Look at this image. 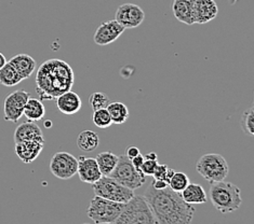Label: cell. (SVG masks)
<instances>
[{
	"label": "cell",
	"instance_id": "cell-2",
	"mask_svg": "<svg viewBox=\"0 0 254 224\" xmlns=\"http://www.w3.org/2000/svg\"><path fill=\"white\" fill-rule=\"evenodd\" d=\"M75 75L68 63L52 58L42 63L36 74V92L40 100H54L70 90Z\"/></svg>",
	"mask_w": 254,
	"mask_h": 224
},
{
	"label": "cell",
	"instance_id": "cell-7",
	"mask_svg": "<svg viewBox=\"0 0 254 224\" xmlns=\"http://www.w3.org/2000/svg\"><path fill=\"white\" fill-rule=\"evenodd\" d=\"M110 177L133 191L146 182V176L133 166L129 157L125 154L118 155L117 165L111 173Z\"/></svg>",
	"mask_w": 254,
	"mask_h": 224
},
{
	"label": "cell",
	"instance_id": "cell-16",
	"mask_svg": "<svg viewBox=\"0 0 254 224\" xmlns=\"http://www.w3.org/2000/svg\"><path fill=\"white\" fill-rule=\"evenodd\" d=\"M25 140H40L45 141L44 134L38 124L34 121H26L16 127L14 132V142Z\"/></svg>",
	"mask_w": 254,
	"mask_h": 224
},
{
	"label": "cell",
	"instance_id": "cell-37",
	"mask_svg": "<svg viewBox=\"0 0 254 224\" xmlns=\"http://www.w3.org/2000/svg\"><path fill=\"white\" fill-rule=\"evenodd\" d=\"M5 63H7V59H5L3 54H2L1 52H0V68H1Z\"/></svg>",
	"mask_w": 254,
	"mask_h": 224
},
{
	"label": "cell",
	"instance_id": "cell-36",
	"mask_svg": "<svg viewBox=\"0 0 254 224\" xmlns=\"http://www.w3.org/2000/svg\"><path fill=\"white\" fill-rule=\"evenodd\" d=\"M145 160H157V154L155 152H150L144 156Z\"/></svg>",
	"mask_w": 254,
	"mask_h": 224
},
{
	"label": "cell",
	"instance_id": "cell-17",
	"mask_svg": "<svg viewBox=\"0 0 254 224\" xmlns=\"http://www.w3.org/2000/svg\"><path fill=\"white\" fill-rule=\"evenodd\" d=\"M82 100L80 96L72 90H67V92L60 95L57 98V107L60 111L64 114H76L81 109Z\"/></svg>",
	"mask_w": 254,
	"mask_h": 224
},
{
	"label": "cell",
	"instance_id": "cell-11",
	"mask_svg": "<svg viewBox=\"0 0 254 224\" xmlns=\"http://www.w3.org/2000/svg\"><path fill=\"white\" fill-rule=\"evenodd\" d=\"M144 11L140 5L134 3H124L119 5L115 14V20L125 29L136 28L144 22Z\"/></svg>",
	"mask_w": 254,
	"mask_h": 224
},
{
	"label": "cell",
	"instance_id": "cell-15",
	"mask_svg": "<svg viewBox=\"0 0 254 224\" xmlns=\"http://www.w3.org/2000/svg\"><path fill=\"white\" fill-rule=\"evenodd\" d=\"M77 174L82 182L90 184L94 183L95 181H98L102 177L98 163L93 157H80L78 160Z\"/></svg>",
	"mask_w": 254,
	"mask_h": 224
},
{
	"label": "cell",
	"instance_id": "cell-26",
	"mask_svg": "<svg viewBox=\"0 0 254 224\" xmlns=\"http://www.w3.org/2000/svg\"><path fill=\"white\" fill-rule=\"evenodd\" d=\"M189 183H190L189 176L184 173L175 172L174 175L171 177L170 181H169V187L175 192L181 193L187 185H189Z\"/></svg>",
	"mask_w": 254,
	"mask_h": 224
},
{
	"label": "cell",
	"instance_id": "cell-3",
	"mask_svg": "<svg viewBox=\"0 0 254 224\" xmlns=\"http://www.w3.org/2000/svg\"><path fill=\"white\" fill-rule=\"evenodd\" d=\"M210 199L213 207L222 214L234 213L243 203L239 187L224 180L210 183Z\"/></svg>",
	"mask_w": 254,
	"mask_h": 224
},
{
	"label": "cell",
	"instance_id": "cell-14",
	"mask_svg": "<svg viewBox=\"0 0 254 224\" xmlns=\"http://www.w3.org/2000/svg\"><path fill=\"white\" fill-rule=\"evenodd\" d=\"M45 141L40 140H25L15 143V153L17 157L24 163L29 164L40 155L44 150Z\"/></svg>",
	"mask_w": 254,
	"mask_h": 224
},
{
	"label": "cell",
	"instance_id": "cell-22",
	"mask_svg": "<svg viewBox=\"0 0 254 224\" xmlns=\"http://www.w3.org/2000/svg\"><path fill=\"white\" fill-rule=\"evenodd\" d=\"M100 144L99 135L95 132L86 130L82 131L77 137V146L84 152H92Z\"/></svg>",
	"mask_w": 254,
	"mask_h": 224
},
{
	"label": "cell",
	"instance_id": "cell-6",
	"mask_svg": "<svg viewBox=\"0 0 254 224\" xmlns=\"http://www.w3.org/2000/svg\"><path fill=\"white\" fill-rule=\"evenodd\" d=\"M125 204L95 195L87 210V216L96 224L115 223L122 214Z\"/></svg>",
	"mask_w": 254,
	"mask_h": 224
},
{
	"label": "cell",
	"instance_id": "cell-23",
	"mask_svg": "<svg viewBox=\"0 0 254 224\" xmlns=\"http://www.w3.org/2000/svg\"><path fill=\"white\" fill-rule=\"evenodd\" d=\"M21 81H23V79L9 62L5 63L0 68V84L1 86L7 88L15 87L19 83H21Z\"/></svg>",
	"mask_w": 254,
	"mask_h": 224
},
{
	"label": "cell",
	"instance_id": "cell-8",
	"mask_svg": "<svg viewBox=\"0 0 254 224\" xmlns=\"http://www.w3.org/2000/svg\"><path fill=\"white\" fill-rule=\"evenodd\" d=\"M94 194L113 202L126 204L134 195V191L129 189L110 176L102 177L92 183Z\"/></svg>",
	"mask_w": 254,
	"mask_h": 224
},
{
	"label": "cell",
	"instance_id": "cell-13",
	"mask_svg": "<svg viewBox=\"0 0 254 224\" xmlns=\"http://www.w3.org/2000/svg\"><path fill=\"white\" fill-rule=\"evenodd\" d=\"M217 13L219 8L214 0H195L192 11L193 24H207L213 21Z\"/></svg>",
	"mask_w": 254,
	"mask_h": 224
},
{
	"label": "cell",
	"instance_id": "cell-35",
	"mask_svg": "<svg viewBox=\"0 0 254 224\" xmlns=\"http://www.w3.org/2000/svg\"><path fill=\"white\" fill-rule=\"evenodd\" d=\"M174 173H175V171H174L173 168L168 167V169H167V174H166V181L168 182V184H169V181H170L171 177H172V176L174 175Z\"/></svg>",
	"mask_w": 254,
	"mask_h": 224
},
{
	"label": "cell",
	"instance_id": "cell-20",
	"mask_svg": "<svg viewBox=\"0 0 254 224\" xmlns=\"http://www.w3.org/2000/svg\"><path fill=\"white\" fill-rule=\"evenodd\" d=\"M182 198L186 203L190 205L195 204H205L208 201L207 193H205L203 187L197 183H189L185 189L181 192Z\"/></svg>",
	"mask_w": 254,
	"mask_h": 224
},
{
	"label": "cell",
	"instance_id": "cell-21",
	"mask_svg": "<svg viewBox=\"0 0 254 224\" xmlns=\"http://www.w3.org/2000/svg\"><path fill=\"white\" fill-rule=\"evenodd\" d=\"M46 114V109L44 104H42V100L29 97L26 101L25 107H24V112L23 116H25L28 121H34V122H37L41 119H44Z\"/></svg>",
	"mask_w": 254,
	"mask_h": 224
},
{
	"label": "cell",
	"instance_id": "cell-33",
	"mask_svg": "<svg viewBox=\"0 0 254 224\" xmlns=\"http://www.w3.org/2000/svg\"><path fill=\"white\" fill-rule=\"evenodd\" d=\"M150 184H152V186L154 187V189H157V190L166 189L167 186H169L168 182H166L165 180H161V179H155Z\"/></svg>",
	"mask_w": 254,
	"mask_h": 224
},
{
	"label": "cell",
	"instance_id": "cell-34",
	"mask_svg": "<svg viewBox=\"0 0 254 224\" xmlns=\"http://www.w3.org/2000/svg\"><path fill=\"white\" fill-rule=\"evenodd\" d=\"M141 152H140V149H138L137 147H135V146H129V148L127 149V152H126V155L129 157V159L131 160L132 157H134V156H136L137 154H140Z\"/></svg>",
	"mask_w": 254,
	"mask_h": 224
},
{
	"label": "cell",
	"instance_id": "cell-9",
	"mask_svg": "<svg viewBox=\"0 0 254 224\" xmlns=\"http://www.w3.org/2000/svg\"><path fill=\"white\" fill-rule=\"evenodd\" d=\"M78 169V159L68 152H57L50 162V171L53 176L62 180L74 177Z\"/></svg>",
	"mask_w": 254,
	"mask_h": 224
},
{
	"label": "cell",
	"instance_id": "cell-18",
	"mask_svg": "<svg viewBox=\"0 0 254 224\" xmlns=\"http://www.w3.org/2000/svg\"><path fill=\"white\" fill-rule=\"evenodd\" d=\"M9 63L13 66L15 70L19 72V75L23 80H26L31 77L36 69V60L28 54H17V55L12 57Z\"/></svg>",
	"mask_w": 254,
	"mask_h": 224
},
{
	"label": "cell",
	"instance_id": "cell-31",
	"mask_svg": "<svg viewBox=\"0 0 254 224\" xmlns=\"http://www.w3.org/2000/svg\"><path fill=\"white\" fill-rule=\"evenodd\" d=\"M167 169H168V165L166 164H159L156 166L155 172L153 174L154 179H161L166 181V174H167ZM167 182V181H166Z\"/></svg>",
	"mask_w": 254,
	"mask_h": 224
},
{
	"label": "cell",
	"instance_id": "cell-29",
	"mask_svg": "<svg viewBox=\"0 0 254 224\" xmlns=\"http://www.w3.org/2000/svg\"><path fill=\"white\" fill-rule=\"evenodd\" d=\"M241 124H243V129L250 135L254 134V109L252 107L244 112Z\"/></svg>",
	"mask_w": 254,
	"mask_h": 224
},
{
	"label": "cell",
	"instance_id": "cell-30",
	"mask_svg": "<svg viewBox=\"0 0 254 224\" xmlns=\"http://www.w3.org/2000/svg\"><path fill=\"white\" fill-rule=\"evenodd\" d=\"M157 165H158V161L157 160H144L140 171L145 176H153Z\"/></svg>",
	"mask_w": 254,
	"mask_h": 224
},
{
	"label": "cell",
	"instance_id": "cell-28",
	"mask_svg": "<svg viewBox=\"0 0 254 224\" xmlns=\"http://www.w3.org/2000/svg\"><path fill=\"white\" fill-rule=\"evenodd\" d=\"M110 102H111L110 97L103 92H95L90 96L89 98V104L91 106L93 111L98 110V109L107 108V106L110 105Z\"/></svg>",
	"mask_w": 254,
	"mask_h": 224
},
{
	"label": "cell",
	"instance_id": "cell-19",
	"mask_svg": "<svg viewBox=\"0 0 254 224\" xmlns=\"http://www.w3.org/2000/svg\"><path fill=\"white\" fill-rule=\"evenodd\" d=\"M193 4L195 0H173L172 11L175 19L186 25H193Z\"/></svg>",
	"mask_w": 254,
	"mask_h": 224
},
{
	"label": "cell",
	"instance_id": "cell-24",
	"mask_svg": "<svg viewBox=\"0 0 254 224\" xmlns=\"http://www.w3.org/2000/svg\"><path fill=\"white\" fill-rule=\"evenodd\" d=\"M106 109L110 113L113 124H125L129 119V109L123 102H110Z\"/></svg>",
	"mask_w": 254,
	"mask_h": 224
},
{
	"label": "cell",
	"instance_id": "cell-4",
	"mask_svg": "<svg viewBox=\"0 0 254 224\" xmlns=\"http://www.w3.org/2000/svg\"><path fill=\"white\" fill-rule=\"evenodd\" d=\"M115 223L124 224H154L156 218L150 209L146 198L142 195H133L130 201L125 204L122 214Z\"/></svg>",
	"mask_w": 254,
	"mask_h": 224
},
{
	"label": "cell",
	"instance_id": "cell-5",
	"mask_svg": "<svg viewBox=\"0 0 254 224\" xmlns=\"http://www.w3.org/2000/svg\"><path fill=\"white\" fill-rule=\"evenodd\" d=\"M196 169L208 182H219L225 180L229 173V166L221 154L208 153L197 161Z\"/></svg>",
	"mask_w": 254,
	"mask_h": 224
},
{
	"label": "cell",
	"instance_id": "cell-10",
	"mask_svg": "<svg viewBox=\"0 0 254 224\" xmlns=\"http://www.w3.org/2000/svg\"><path fill=\"white\" fill-rule=\"evenodd\" d=\"M31 94L24 90H17L10 93L3 101V118L5 121L17 123L24 112V107Z\"/></svg>",
	"mask_w": 254,
	"mask_h": 224
},
{
	"label": "cell",
	"instance_id": "cell-32",
	"mask_svg": "<svg viewBox=\"0 0 254 224\" xmlns=\"http://www.w3.org/2000/svg\"><path fill=\"white\" fill-rule=\"evenodd\" d=\"M144 160H145L144 156L140 153V154H137L136 156L132 157V159H131L130 161H131V163H132V165L134 166L136 169H138V171H140V168H141V166H142V164H143Z\"/></svg>",
	"mask_w": 254,
	"mask_h": 224
},
{
	"label": "cell",
	"instance_id": "cell-38",
	"mask_svg": "<svg viewBox=\"0 0 254 224\" xmlns=\"http://www.w3.org/2000/svg\"><path fill=\"white\" fill-rule=\"evenodd\" d=\"M51 125H52V123H51L50 120H48V121H46V122H45V126L46 127H50Z\"/></svg>",
	"mask_w": 254,
	"mask_h": 224
},
{
	"label": "cell",
	"instance_id": "cell-12",
	"mask_svg": "<svg viewBox=\"0 0 254 224\" xmlns=\"http://www.w3.org/2000/svg\"><path fill=\"white\" fill-rule=\"evenodd\" d=\"M125 32V28L116 20L102 23L95 30L94 42L98 45H108L116 41Z\"/></svg>",
	"mask_w": 254,
	"mask_h": 224
},
{
	"label": "cell",
	"instance_id": "cell-1",
	"mask_svg": "<svg viewBox=\"0 0 254 224\" xmlns=\"http://www.w3.org/2000/svg\"><path fill=\"white\" fill-rule=\"evenodd\" d=\"M144 197L152 209L157 223L161 224H187L195 215V208L182 198L181 193L166 189L157 190L152 184L145 192Z\"/></svg>",
	"mask_w": 254,
	"mask_h": 224
},
{
	"label": "cell",
	"instance_id": "cell-25",
	"mask_svg": "<svg viewBox=\"0 0 254 224\" xmlns=\"http://www.w3.org/2000/svg\"><path fill=\"white\" fill-rule=\"evenodd\" d=\"M95 160L102 176H110L117 165L118 155L111 152V151H104L96 156Z\"/></svg>",
	"mask_w": 254,
	"mask_h": 224
},
{
	"label": "cell",
	"instance_id": "cell-27",
	"mask_svg": "<svg viewBox=\"0 0 254 224\" xmlns=\"http://www.w3.org/2000/svg\"><path fill=\"white\" fill-rule=\"evenodd\" d=\"M92 120L94 125L96 127H99V129H107V127H110L113 124L111 116L106 108L94 110Z\"/></svg>",
	"mask_w": 254,
	"mask_h": 224
}]
</instances>
